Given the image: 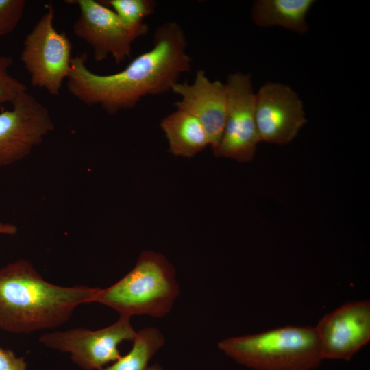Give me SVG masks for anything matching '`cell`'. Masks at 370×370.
<instances>
[{"label": "cell", "mask_w": 370, "mask_h": 370, "mask_svg": "<svg viewBox=\"0 0 370 370\" xmlns=\"http://www.w3.org/2000/svg\"><path fill=\"white\" fill-rule=\"evenodd\" d=\"M187 47L181 25L164 23L156 28L151 49L118 73L92 72L86 66V53L72 58L66 88L82 103L99 106L110 114L132 108L145 96L171 91L181 75L191 69Z\"/></svg>", "instance_id": "cell-1"}, {"label": "cell", "mask_w": 370, "mask_h": 370, "mask_svg": "<svg viewBox=\"0 0 370 370\" xmlns=\"http://www.w3.org/2000/svg\"><path fill=\"white\" fill-rule=\"evenodd\" d=\"M99 291L49 283L27 260L9 263L0 269V328L29 334L60 326L78 306L95 302Z\"/></svg>", "instance_id": "cell-2"}, {"label": "cell", "mask_w": 370, "mask_h": 370, "mask_svg": "<svg viewBox=\"0 0 370 370\" xmlns=\"http://www.w3.org/2000/svg\"><path fill=\"white\" fill-rule=\"evenodd\" d=\"M218 347L236 362L256 370H311L323 360L316 329L310 326L230 337Z\"/></svg>", "instance_id": "cell-3"}, {"label": "cell", "mask_w": 370, "mask_h": 370, "mask_svg": "<svg viewBox=\"0 0 370 370\" xmlns=\"http://www.w3.org/2000/svg\"><path fill=\"white\" fill-rule=\"evenodd\" d=\"M179 293L173 267L160 253L145 251L127 274L108 288H99L95 302L113 308L120 316L163 317Z\"/></svg>", "instance_id": "cell-4"}, {"label": "cell", "mask_w": 370, "mask_h": 370, "mask_svg": "<svg viewBox=\"0 0 370 370\" xmlns=\"http://www.w3.org/2000/svg\"><path fill=\"white\" fill-rule=\"evenodd\" d=\"M54 18L50 3L26 36L20 58L29 73L32 86L57 96L71 72L72 45L64 32L54 27Z\"/></svg>", "instance_id": "cell-5"}, {"label": "cell", "mask_w": 370, "mask_h": 370, "mask_svg": "<svg viewBox=\"0 0 370 370\" xmlns=\"http://www.w3.org/2000/svg\"><path fill=\"white\" fill-rule=\"evenodd\" d=\"M136 336L130 317L120 316L114 323L104 328L56 331L42 335L39 341L47 347L70 353L73 362L86 370H99L120 358L119 345L133 341Z\"/></svg>", "instance_id": "cell-6"}, {"label": "cell", "mask_w": 370, "mask_h": 370, "mask_svg": "<svg viewBox=\"0 0 370 370\" xmlns=\"http://www.w3.org/2000/svg\"><path fill=\"white\" fill-rule=\"evenodd\" d=\"M225 84L227 104L225 126L213 152L217 157L247 162L253 159L260 142L256 124V92L251 75L242 72L230 74Z\"/></svg>", "instance_id": "cell-7"}, {"label": "cell", "mask_w": 370, "mask_h": 370, "mask_svg": "<svg viewBox=\"0 0 370 370\" xmlns=\"http://www.w3.org/2000/svg\"><path fill=\"white\" fill-rule=\"evenodd\" d=\"M65 2L79 7L80 14L73 25V32L92 47L93 58L97 62L111 56L116 64H120L131 57L134 41L149 31L127 27L113 10L100 1Z\"/></svg>", "instance_id": "cell-8"}, {"label": "cell", "mask_w": 370, "mask_h": 370, "mask_svg": "<svg viewBox=\"0 0 370 370\" xmlns=\"http://www.w3.org/2000/svg\"><path fill=\"white\" fill-rule=\"evenodd\" d=\"M12 105L0 112V166L27 156L54 129L47 108L27 90Z\"/></svg>", "instance_id": "cell-9"}, {"label": "cell", "mask_w": 370, "mask_h": 370, "mask_svg": "<svg viewBox=\"0 0 370 370\" xmlns=\"http://www.w3.org/2000/svg\"><path fill=\"white\" fill-rule=\"evenodd\" d=\"M255 118L260 141L285 145L307 122L302 101L286 84L268 82L256 92Z\"/></svg>", "instance_id": "cell-10"}, {"label": "cell", "mask_w": 370, "mask_h": 370, "mask_svg": "<svg viewBox=\"0 0 370 370\" xmlns=\"http://www.w3.org/2000/svg\"><path fill=\"white\" fill-rule=\"evenodd\" d=\"M323 359L350 360L370 340V301L347 303L315 327Z\"/></svg>", "instance_id": "cell-11"}, {"label": "cell", "mask_w": 370, "mask_h": 370, "mask_svg": "<svg viewBox=\"0 0 370 370\" xmlns=\"http://www.w3.org/2000/svg\"><path fill=\"white\" fill-rule=\"evenodd\" d=\"M171 91L181 97L177 109L195 116L204 126L214 151L221 138L226 118L227 90L225 83L211 81L204 70L197 71L193 83L177 82Z\"/></svg>", "instance_id": "cell-12"}, {"label": "cell", "mask_w": 370, "mask_h": 370, "mask_svg": "<svg viewBox=\"0 0 370 370\" xmlns=\"http://www.w3.org/2000/svg\"><path fill=\"white\" fill-rule=\"evenodd\" d=\"M165 134L169 151L176 156L191 158L210 145L201 123L190 114L177 109L160 122Z\"/></svg>", "instance_id": "cell-13"}, {"label": "cell", "mask_w": 370, "mask_h": 370, "mask_svg": "<svg viewBox=\"0 0 370 370\" xmlns=\"http://www.w3.org/2000/svg\"><path fill=\"white\" fill-rule=\"evenodd\" d=\"M314 0H257L251 8V18L260 27L279 26L304 34L308 29L306 16Z\"/></svg>", "instance_id": "cell-14"}, {"label": "cell", "mask_w": 370, "mask_h": 370, "mask_svg": "<svg viewBox=\"0 0 370 370\" xmlns=\"http://www.w3.org/2000/svg\"><path fill=\"white\" fill-rule=\"evenodd\" d=\"M132 341L128 354L99 370H146L149 360L164 345V337L157 328L147 327L136 332Z\"/></svg>", "instance_id": "cell-15"}, {"label": "cell", "mask_w": 370, "mask_h": 370, "mask_svg": "<svg viewBox=\"0 0 370 370\" xmlns=\"http://www.w3.org/2000/svg\"><path fill=\"white\" fill-rule=\"evenodd\" d=\"M103 4L111 8L122 23L132 29H149L143 19L154 12L156 2L153 0H103Z\"/></svg>", "instance_id": "cell-16"}, {"label": "cell", "mask_w": 370, "mask_h": 370, "mask_svg": "<svg viewBox=\"0 0 370 370\" xmlns=\"http://www.w3.org/2000/svg\"><path fill=\"white\" fill-rule=\"evenodd\" d=\"M12 64L11 56H0V107L6 103L12 104L22 92L27 90L23 83L9 73Z\"/></svg>", "instance_id": "cell-17"}, {"label": "cell", "mask_w": 370, "mask_h": 370, "mask_svg": "<svg viewBox=\"0 0 370 370\" xmlns=\"http://www.w3.org/2000/svg\"><path fill=\"white\" fill-rule=\"evenodd\" d=\"M24 0H0V36L14 30L23 15Z\"/></svg>", "instance_id": "cell-18"}, {"label": "cell", "mask_w": 370, "mask_h": 370, "mask_svg": "<svg viewBox=\"0 0 370 370\" xmlns=\"http://www.w3.org/2000/svg\"><path fill=\"white\" fill-rule=\"evenodd\" d=\"M0 370H27L23 357H17L10 349L0 347Z\"/></svg>", "instance_id": "cell-19"}, {"label": "cell", "mask_w": 370, "mask_h": 370, "mask_svg": "<svg viewBox=\"0 0 370 370\" xmlns=\"http://www.w3.org/2000/svg\"><path fill=\"white\" fill-rule=\"evenodd\" d=\"M17 232V227L13 224L0 221V234L14 235Z\"/></svg>", "instance_id": "cell-20"}, {"label": "cell", "mask_w": 370, "mask_h": 370, "mask_svg": "<svg viewBox=\"0 0 370 370\" xmlns=\"http://www.w3.org/2000/svg\"><path fill=\"white\" fill-rule=\"evenodd\" d=\"M146 370H162V367L158 364H154L148 368Z\"/></svg>", "instance_id": "cell-21"}]
</instances>
